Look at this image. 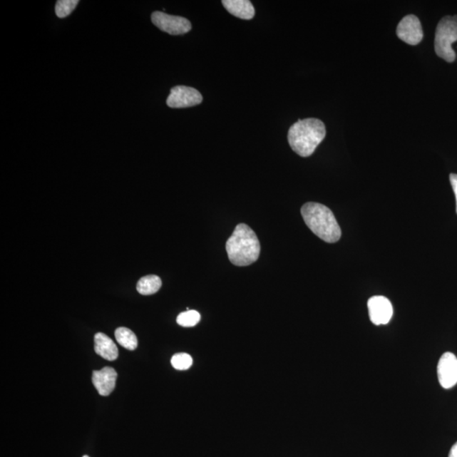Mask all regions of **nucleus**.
<instances>
[{"mask_svg":"<svg viewBox=\"0 0 457 457\" xmlns=\"http://www.w3.org/2000/svg\"><path fill=\"white\" fill-rule=\"evenodd\" d=\"M94 350L98 356L108 361H115L119 356V351L115 342L103 333L95 334Z\"/></svg>","mask_w":457,"mask_h":457,"instance_id":"11","label":"nucleus"},{"mask_svg":"<svg viewBox=\"0 0 457 457\" xmlns=\"http://www.w3.org/2000/svg\"><path fill=\"white\" fill-rule=\"evenodd\" d=\"M224 7L230 14L243 20H251L255 16V9L248 0H223Z\"/></svg>","mask_w":457,"mask_h":457,"instance_id":"12","label":"nucleus"},{"mask_svg":"<svg viewBox=\"0 0 457 457\" xmlns=\"http://www.w3.org/2000/svg\"><path fill=\"white\" fill-rule=\"evenodd\" d=\"M368 309L371 322L375 325L387 324L392 318L393 307L386 297H371L368 302Z\"/></svg>","mask_w":457,"mask_h":457,"instance_id":"9","label":"nucleus"},{"mask_svg":"<svg viewBox=\"0 0 457 457\" xmlns=\"http://www.w3.org/2000/svg\"><path fill=\"white\" fill-rule=\"evenodd\" d=\"M301 212L307 227L324 242L334 243L341 239L340 225L332 211L327 206L307 202L302 206Z\"/></svg>","mask_w":457,"mask_h":457,"instance_id":"3","label":"nucleus"},{"mask_svg":"<svg viewBox=\"0 0 457 457\" xmlns=\"http://www.w3.org/2000/svg\"><path fill=\"white\" fill-rule=\"evenodd\" d=\"M202 102V96L197 89L185 86H176L170 90L167 106L174 108L193 107Z\"/></svg>","mask_w":457,"mask_h":457,"instance_id":"6","label":"nucleus"},{"mask_svg":"<svg viewBox=\"0 0 457 457\" xmlns=\"http://www.w3.org/2000/svg\"><path fill=\"white\" fill-rule=\"evenodd\" d=\"M449 457H457V442L451 447Z\"/></svg>","mask_w":457,"mask_h":457,"instance_id":"19","label":"nucleus"},{"mask_svg":"<svg viewBox=\"0 0 457 457\" xmlns=\"http://www.w3.org/2000/svg\"><path fill=\"white\" fill-rule=\"evenodd\" d=\"M398 38L410 45H417L423 38L422 25L419 18L414 15L406 16L398 24Z\"/></svg>","mask_w":457,"mask_h":457,"instance_id":"7","label":"nucleus"},{"mask_svg":"<svg viewBox=\"0 0 457 457\" xmlns=\"http://www.w3.org/2000/svg\"><path fill=\"white\" fill-rule=\"evenodd\" d=\"M152 22L158 29L170 35H183L192 29V24L182 16H170L168 14L155 11L152 14Z\"/></svg>","mask_w":457,"mask_h":457,"instance_id":"5","label":"nucleus"},{"mask_svg":"<svg viewBox=\"0 0 457 457\" xmlns=\"http://www.w3.org/2000/svg\"><path fill=\"white\" fill-rule=\"evenodd\" d=\"M450 182L451 184L452 188L455 192L456 199V212H457V175L451 174L450 175Z\"/></svg>","mask_w":457,"mask_h":457,"instance_id":"18","label":"nucleus"},{"mask_svg":"<svg viewBox=\"0 0 457 457\" xmlns=\"http://www.w3.org/2000/svg\"><path fill=\"white\" fill-rule=\"evenodd\" d=\"M438 382L444 389H451L457 384V357L453 353L446 352L437 366Z\"/></svg>","mask_w":457,"mask_h":457,"instance_id":"8","label":"nucleus"},{"mask_svg":"<svg viewBox=\"0 0 457 457\" xmlns=\"http://www.w3.org/2000/svg\"><path fill=\"white\" fill-rule=\"evenodd\" d=\"M78 0H58L56 6V14L58 18H66L71 15L78 6Z\"/></svg>","mask_w":457,"mask_h":457,"instance_id":"16","label":"nucleus"},{"mask_svg":"<svg viewBox=\"0 0 457 457\" xmlns=\"http://www.w3.org/2000/svg\"><path fill=\"white\" fill-rule=\"evenodd\" d=\"M201 320V315L195 310H188L180 314L176 319V322L183 327H195Z\"/></svg>","mask_w":457,"mask_h":457,"instance_id":"15","label":"nucleus"},{"mask_svg":"<svg viewBox=\"0 0 457 457\" xmlns=\"http://www.w3.org/2000/svg\"><path fill=\"white\" fill-rule=\"evenodd\" d=\"M116 379V371L111 366H106L101 370L93 371L92 380L99 395L108 396L115 390Z\"/></svg>","mask_w":457,"mask_h":457,"instance_id":"10","label":"nucleus"},{"mask_svg":"<svg viewBox=\"0 0 457 457\" xmlns=\"http://www.w3.org/2000/svg\"><path fill=\"white\" fill-rule=\"evenodd\" d=\"M260 242L253 230L245 224H239L226 242V252L235 266H248L259 260Z\"/></svg>","mask_w":457,"mask_h":457,"instance_id":"2","label":"nucleus"},{"mask_svg":"<svg viewBox=\"0 0 457 457\" xmlns=\"http://www.w3.org/2000/svg\"><path fill=\"white\" fill-rule=\"evenodd\" d=\"M457 41V16H445L438 22L434 39L437 56L447 62L456 60L452 44Z\"/></svg>","mask_w":457,"mask_h":457,"instance_id":"4","label":"nucleus"},{"mask_svg":"<svg viewBox=\"0 0 457 457\" xmlns=\"http://www.w3.org/2000/svg\"><path fill=\"white\" fill-rule=\"evenodd\" d=\"M115 339L121 346L129 351L137 349L138 342L135 334L130 329L125 327L118 328L115 333Z\"/></svg>","mask_w":457,"mask_h":457,"instance_id":"14","label":"nucleus"},{"mask_svg":"<svg viewBox=\"0 0 457 457\" xmlns=\"http://www.w3.org/2000/svg\"><path fill=\"white\" fill-rule=\"evenodd\" d=\"M83 457H89V456H84Z\"/></svg>","mask_w":457,"mask_h":457,"instance_id":"20","label":"nucleus"},{"mask_svg":"<svg viewBox=\"0 0 457 457\" xmlns=\"http://www.w3.org/2000/svg\"><path fill=\"white\" fill-rule=\"evenodd\" d=\"M192 363V357L188 353H178L171 359V364L176 370H188L191 368Z\"/></svg>","mask_w":457,"mask_h":457,"instance_id":"17","label":"nucleus"},{"mask_svg":"<svg viewBox=\"0 0 457 457\" xmlns=\"http://www.w3.org/2000/svg\"><path fill=\"white\" fill-rule=\"evenodd\" d=\"M327 129L322 121L314 118L299 120L288 131V142L292 150L301 157H309L323 142Z\"/></svg>","mask_w":457,"mask_h":457,"instance_id":"1","label":"nucleus"},{"mask_svg":"<svg viewBox=\"0 0 457 457\" xmlns=\"http://www.w3.org/2000/svg\"><path fill=\"white\" fill-rule=\"evenodd\" d=\"M162 287V280L158 276L150 274L144 276L138 282V292L143 296L153 295L155 294Z\"/></svg>","mask_w":457,"mask_h":457,"instance_id":"13","label":"nucleus"}]
</instances>
